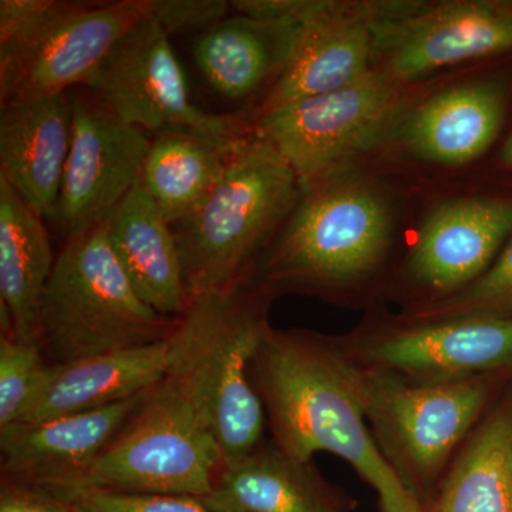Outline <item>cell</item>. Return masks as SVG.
Listing matches in <instances>:
<instances>
[{"mask_svg": "<svg viewBox=\"0 0 512 512\" xmlns=\"http://www.w3.org/2000/svg\"><path fill=\"white\" fill-rule=\"evenodd\" d=\"M229 10L225 0H151V15L170 36L201 35L227 18Z\"/></svg>", "mask_w": 512, "mask_h": 512, "instance_id": "f1b7e54d", "label": "cell"}, {"mask_svg": "<svg viewBox=\"0 0 512 512\" xmlns=\"http://www.w3.org/2000/svg\"><path fill=\"white\" fill-rule=\"evenodd\" d=\"M177 323L141 301L103 224L63 242L40 309V348L50 365L153 345Z\"/></svg>", "mask_w": 512, "mask_h": 512, "instance_id": "5b68a950", "label": "cell"}, {"mask_svg": "<svg viewBox=\"0 0 512 512\" xmlns=\"http://www.w3.org/2000/svg\"><path fill=\"white\" fill-rule=\"evenodd\" d=\"M501 158H503L504 164L512 170V133L511 136L508 137L507 143H505L503 156H501Z\"/></svg>", "mask_w": 512, "mask_h": 512, "instance_id": "d6a6232c", "label": "cell"}, {"mask_svg": "<svg viewBox=\"0 0 512 512\" xmlns=\"http://www.w3.org/2000/svg\"><path fill=\"white\" fill-rule=\"evenodd\" d=\"M212 299L192 298L173 333L170 365L146 403L79 480L55 488L117 493H210L224 456L211 407ZM52 491V490H47Z\"/></svg>", "mask_w": 512, "mask_h": 512, "instance_id": "7a4b0ae2", "label": "cell"}, {"mask_svg": "<svg viewBox=\"0 0 512 512\" xmlns=\"http://www.w3.org/2000/svg\"><path fill=\"white\" fill-rule=\"evenodd\" d=\"M151 13V0H55L36 25L0 43V104L84 87L117 40Z\"/></svg>", "mask_w": 512, "mask_h": 512, "instance_id": "52a82bcc", "label": "cell"}, {"mask_svg": "<svg viewBox=\"0 0 512 512\" xmlns=\"http://www.w3.org/2000/svg\"><path fill=\"white\" fill-rule=\"evenodd\" d=\"M504 110L505 94L498 84H457L423 101L404 119L400 143L429 163L468 164L493 144Z\"/></svg>", "mask_w": 512, "mask_h": 512, "instance_id": "7402d4cb", "label": "cell"}, {"mask_svg": "<svg viewBox=\"0 0 512 512\" xmlns=\"http://www.w3.org/2000/svg\"><path fill=\"white\" fill-rule=\"evenodd\" d=\"M114 256L141 301L165 318L190 306L173 227L143 185H137L103 222Z\"/></svg>", "mask_w": 512, "mask_h": 512, "instance_id": "d6986e66", "label": "cell"}, {"mask_svg": "<svg viewBox=\"0 0 512 512\" xmlns=\"http://www.w3.org/2000/svg\"><path fill=\"white\" fill-rule=\"evenodd\" d=\"M377 3L325 2L303 23L291 56L251 123L292 101L348 87L375 69Z\"/></svg>", "mask_w": 512, "mask_h": 512, "instance_id": "9a60e30c", "label": "cell"}, {"mask_svg": "<svg viewBox=\"0 0 512 512\" xmlns=\"http://www.w3.org/2000/svg\"><path fill=\"white\" fill-rule=\"evenodd\" d=\"M302 25L228 15L195 36L192 56L202 77L220 96L249 99L262 89L268 92L278 79Z\"/></svg>", "mask_w": 512, "mask_h": 512, "instance_id": "603a6c76", "label": "cell"}, {"mask_svg": "<svg viewBox=\"0 0 512 512\" xmlns=\"http://www.w3.org/2000/svg\"><path fill=\"white\" fill-rule=\"evenodd\" d=\"M248 137H222L185 128L154 136L141 185L168 224L183 221L204 204Z\"/></svg>", "mask_w": 512, "mask_h": 512, "instance_id": "d4e9b609", "label": "cell"}, {"mask_svg": "<svg viewBox=\"0 0 512 512\" xmlns=\"http://www.w3.org/2000/svg\"><path fill=\"white\" fill-rule=\"evenodd\" d=\"M45 493L62 498L80 512H210L197 498L184 495L117 493L97 488H63Z\"/></svg>", "mask_w": 512, "mask_h": 512, "instance_id": "83f0119b", "label": "cell"}, {"mask_svg": "<svg viewBox=\"0 0 512 512\" xmlns=\"http://www.w3.org/2000/svg\"><path fill=\"white\" fill-rule=\"evenodd\" d=\"M0 512L80 511L62 498L2 477L0 480Z\"/></svg>", "mask_w": 512, "mask_h": 512, "instance_id": "4dcf8cb0", "label": "cell"}, {"mask_svg": "<svg viewBox=\"0 0 512 512\" xmlns=\"http://www.w3.org/2000/svg\"><path fill=\"white\" fill-rule=\"evenodd\" d=\"M249 377L281 450L302 461L335 454L375 488L382 512L421 510L373 440L365 372L340 336L272 328L252 357Z\"/></svg>", "mask_w": 512, "mask_h": 512, "instance_id": "6da1fadb", "label": "cell"}, {"mask_svg": "<svg viewBox=\"0 0 512 512\" xmlns=\"http://www.w3.org/2000/svg\"><path fill=\"white\" fill-rule=\"evenodd\" d=\"M394 227L389 197L345 163L301 190L295 210L239 285L272 301L305 295L362 302L386 272Z\"/></svg>", "mask_w": 512, "mask_h": 512, "instance_id": "3957f363", "label": "cell"}, {"mask_svg": "<svg viewBox=\"0 0 512 512\" xmlns=\"http://www.w3.org/2000/svg\"><path fill=\"white\" fill-rule=\"evenodd\" d=\"M510 50V5L484 0L377 5L375 69L402 86L444 67Z\"/></svg>", "mask_w": 512, "mask_h": 512, "instance_id": "30bf717a", "label": "cell"}, {"mask_svg": "<svg viewBox=\"0 0 512 512\" xmlns=\"http://www.w3.org/2000/svg\"><path fill=\"white\" fill-rule=\"evenodd\" d=\"M323 0H234L235 15L276 23H305L319 12Z\"/></svg>", "mask_w": 512, "mask_h": 512, "instance_id": "f546056e", "label": "cell"}, {"mask_svg": "<svg viewBox=\"0 0 512 512\" xmlns=\"http://www.w3.org/2000/svg\"><path fill=\"white\" fill-rule=\"evenodd\" d=\"M72 146L52 224L63 242L103 224L143 180L151 140L87 87L72 90Z\"/></svg>", "mask_w": 512, "mask_h": 512, "instance_id": "8fae6325", "label": "cell"}, {"mask_svg": "<svg viewBox=\"0 0 512 512\" xmlns=\"http://www.w3.org/2000/svg\"><path fill=\"white\" fill-rule=\"evenodd\" d=\"M53 3L55 0H0V43L32 28Z\"/></svg>", "mask_w": 512, "mask_h": 512, "instance_id": "1f68e13d", "label": "cell"}, {"mask_svg": "<svg viewBox=\"0 0 512 512\" xmlns=\"http://www.w3.org/2000/svg\"><path fill=\"white\" fill-rule=\"evenodd\" d=\"M173 333L153 345L52 365L45 386L19 424L104 409L146 392L170 365Z\"/></svg>", "mask_w": 512, "mask_h": 512, "instance_id": "ffe728a7", "label": "cell"}, {"mask_svg": "<svg viewBox=\"0 0 512 512\" xmlns=\"http://www.w3.org/2000/svg\"><path fill=\"white\" fill-rule=\"evenodd\" d=\"M399 318L409 322L460 319H512V235L490 268L466 288L404 305Z\"/></svg>", "mask_w": 512, "mask_h": 512, "instance_id": "484cf974", "label": "cell"}, {"mask_svg": "<svg viewBox=\"0 0 512 512\" xmlns=\"http://www.w3.org/2000/svg\"><path fill=\"white\" fill-rule=\"evenodd\" d=\"M50 370L52 365L39 346L0 338V431L22 421Z\"/></svg>", "mask_w": 512, "mask_h": 512, "instance_id": "4316f807", "label": "cell"}, {"mask_svg": "<svg viewBox=\"0 0 512 512\" xmlns=\"http://www.w3.org/2000/svg\"><path fill=\"white\" fill-rule=\"evenodd\" d=\"M299 197L298 177L255 131L204 204L171 225L190 299L241 284Z\"/></svg>", "mask_w": 512, "mask_h": 512, "instance_id": "277c9868", "label": "cell"}, {"mask_svg": "<svg viewBox=\"0 0 512 512\" xmlns=\"http://www.w3.org/2000/svg\"><path fill=\"white\" fill-rule=\"evenodd\" d=\"M512 235V201L457 198L420 225L404 259L406 305L466 288L490 268Z\"/></svg>", "mask_w": 512, "mask_h": 512, "instance_id": "4fadbf2b", "label": "cell"}, {"mask_svg": "<svg viewBox=\"0 0 512 512\" xmlns=\"http://www.w3.org/2000/svg\"><path fill=\"white\" fill-rule=\"evenodd\" d=\"M170 37L150 13L117 40L84 87L120 119L154 136L181 128L222 137L254 134L247 117L208 113L192 103Z\"/></svg>", "mask_w": 512, "mask_h": 512, "instance_id": "ba28073f", "label": "cell"}, {"mask_svg": "<svg viewBox=\"0 0 512 512\" xmlns=\"http://www.w3.org/2000/svg\"><path fill=\"white\" fill-rule=\"evenodd\" d=\"M153 387L104 409L0 431L2 477L42 491L74 483L119 436Z\"/></svg>", "mask_w": 512, "mask_h": 512, "instance_id": "2e32d148", "label": "cell"}, {"mask_svg": "<svg viewBox=\"0 0 512 512\" xmlns=\"http://www.w3.org/2000/svg\"><path fill=\"white\" fill-rule=\"evenodd\" d=\"M424 512H512V375L458 450Z\"/></svg>", "mask_w": 512, "mask_h": 512, "instance_id": "cb8c5ba5", "label": "cell"}, {"mask_svg": "<svg viewBox=\"0 0 512 512\" xmlns=\"http://www.w3.org/2000/svg\"><path fill=\"white\" fill-rule=\"evenodd\" d=\"M72 128V90L0 104V178L45 221L55 217Z\"/></svg>", "mask_w": 512, "mask_h": 512, "instance_id": "e0dca14e", "label": "cell"}, {"mask_svg": "<svg viewBox=\"0 0 512 512\" xmlns=\"http://www.w3.org/2000/svg\"><path fill=\"white\" fill-rule=\"evenodd\" d=\"M340 338L363 369L386 370L414 383L512 375V319L409 322L393 316L369 320Z\"/></svg>", "mask_w": 512, "mask_h": 512, "instance_id": "9c48e42d", "label": "cell"}, {"mask_svg": "<svg viewBox=\"0 0 512 512\" xmlns=\"http://www.w3.org/2000/svg\"><path fill=\"white\" fill-rule=\"evenodd\" d=\"M363 372L366 420L373 440L400 483L426 511L458 450L511 375L426 384L386 370Z\"/></svg>", "mask_w": 512, "mask_h": 512, "instance_id": "8992f818", "label": "cell"}, {"mask_svg": "<svg viewBox=\"0 0 512 512\" xmlns=\"http://www.w3.org/2000/svg\"><path fill=\"white\" fill-rule=\"evenodd\" d=\"M57 255L45 220L0 178V326L40 348V309ZM42 349V348H40Z\"/></svg>", "mask_w": 512, "mask_h": 512, "instance_id": "44dd1931", "label": "cell"}, {"mask_svg": "<svg viewBox=\"0 0 512 512\" xmlns=\"http://www.w3.org/2000/svg\"><path fill=\"white\" fill-rule=\"evenodd\" d=\"M212 296L211 407L225 463L264 443V406L249 377L256 350L272 326V299L244 285Z\"/></svg>", "mask_w": 512, "mask_h": 512, "instance_id": "5bb4252c", "label": "cell"}, {"mask_svg": "<svg viewBox=\"0 0 512 512\" xmlns=\"http://www.w3.org/2000/svg\"><path fill=\"white\" fill-rule=\"evenodd\" d=\"M210 512H345L339 491L312 461L289 456L274 441L222 467L210 493Z\"/></svg>", "mask_w": 512, "mask_h": 512, "instance_id": "ac0fdd59", "label": "cell"}, {"mask_svg": "<svg viewBox=\"0 0 512 512\" xmlns=\"http://www.w3.org/2000/svg\"><path fill=\"white\" fill-rule=\"evenodd\" d=\"M400 86L380 70L335 92L292 101L254 123L298 177L301 190L348 161L392 116Z\"/></svg>", "mask_w": 512, "mask_h": 512, "instance_id": "7c38bea8", "label": "cell"}]
</instances>
